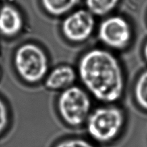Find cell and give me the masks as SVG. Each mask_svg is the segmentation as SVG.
I'll list each match as a JSON object with an SVG mask.
<instances>
[{"mask_svg": "<svg viewBox=\"0 0 147 147\" xmlns=\"http://www.w3.org/2000/svg\"><path fill=\"white\" fill-rule=\"evenodd\" d=\"M78 74L85 87L100 101L113 103L123 94L122 68L107 50L93 49L83 55L79 61Z\"/></svg>", "mask_w": 147, "mask_h": 147, "instance_id": "6da1fadb", "label": "cell"}, {"mask_svg": "<svg viewBox=\"0 0 147 147\" xmlns=\"http://www.w3.org/2000/svg\"><path fill=\"white\" fill-rule=\"evenodd\" d=\"M87 131L90 137L99 143L113 141L123 126V112L113 106L96 109L87 119Z\"/></svg>", "mask_w": 147, "mask_h": 147, "instance_id": "7a4b0ae2", "label": "cell"}, {"mask_svg": "<svg viewBox=\"0 0 147 147\" xmlns=\"http://www.w3.org/2000/svg\"><path fill=\"white\" fill-rule=\"evenodd\" d=\"M14 61L18 74L28 83H37L47 72V55L42 49L33 43L20 46L14 55Z\"/></svg>", "mask_w": 147, "mask_h": 147, "instance_id": "3957f363", "label": "cell"}, {"mask_svg": "<svg viewBox=\"0 0 147 147\" xmlns=\"http://www.w3.org/2000/svg\"><path fill=\"white\" fill-rule=\"evenodd\" d=\"M57 108L65 122L70 126H77L87 121L91 103L85 90L72 86L65 89L59 96Z\"/></svg>", "mask_w": 147, "mask_h": 147, "instance_id": "277c9868", "label": "cell"}, {"mask_svg": "<svg viewBox=\"0 0 147 147\" xmlns=\"http://www.w3.org/2000/svg\"><path fill=\"white\" fill-rule=\"evenodd\" d=\"M98 37L103 44L109 47L122 50L131 40V27L127 20L122 17L112 16L100 23Z\"/></svg>", "mask_w": 147, "mask_h": 147, "instance_id": "5b68a950", "label": "cell"}, {"mask_svg": "<svg viewBox=\"0 0 147 147\" xmlns=\"http://www.w3.org/2000/svg\"><path fill=\"white\" fill-rule=\"evenodd\" d=\"M94 27L93 14L86 9H79L70 14L62 24L65 37L74 42L86 41L92 34Z\"/></svg>", "mask_w": 147, "mask_h": 147, "instance_id": "8992f818", "label": "cell"}, {"mask_svg": "<svg viewBox=\"0 0 147 147\" xmlns=\"http://www.w3.org/2000/svg\"><path fill=\"white\" fill-rule=\"evenodd\" d=\"M23 20L20 11L10 5H5L0 9V32L11 37L20 32Z\"/></svg>", "mask_w": 147, "mask_h": 147, "instance_id": "52a82bcc", "label": "cell"}, {"mask_svg": "<svg viewBox=\"0 0 147 147\" xmlns=\"http://www.w3.org/2000/svg\"><path fill=\"white\" fill-rule=\"evenodd\" d=\"M76 79L74 69L69 65H60L52 70L45 80V86L51 90L66 89L72 86Z\"/></svg>", "mask_w": 147, "mask_h": 147, "instance_id": "ba28073f", "label": "cell"}, {"mask_svg": "<svg viewBox=\"0 0 147 147\" xmlns=\"http://www.w3.org/2000/svg\"><path fill=\"white\" fill-rule=\"evenodd\" d=\"M80 0H42V4L49 14L60 16L71 11Z\"/></svg>", "mask_w": 147, "mask_h": 147, "instance_id": "9c48e42d", "label": "cell"}, {"mask_svg": "<svg viewBox=\"0 0 147 147\" xmlns=\"http://www.w3.org/2000/svg\"><path fill=\"white\" fill-rule=\"evenodd\" d=\"M119 0H86L88 9L93 14L103 16L113 11Z\"/></svg>", "mask_w": 147, "mask_h": 147, "instance_id": "30bf717a", "label": "cell"}, {"mask_svg": "<svg viewBox=\"0 0 147 147\" xmlns=\"http://www.w3.org/2000/svg\"><path fill=\"white\" fill-rule=\"evenodd\" d=\"M134 95L139 106L147 111V70L142 72L138 78L135 84Z\"/></svg>", "mask_w": 147, "mask_h": 147, "instance_id": "8fae6325", "label": "cell"}, {"mask_svg": "<svg viewBox=\"0 0 147 147\" xmlns=\"http://www.w3.org/2000/svg\"><path fill=\"white\" fill-rule=\"evenodd\" d=\"M55 147H96L90 142L82 139H70L57 144Z\"/></svg>", "mask_w": 147, "mask_h": 147, "instance_id": "7c38bea8", "label": "cell"}, {"mask_svg": "<svg viewBox=\"0 0 147 147\" xmlns=\"http://www.w3.org/2000/svg\"><path fill=\"white\" fill-rule=\"evenodd\" d=\"M8 121V113L7 108L2 101L0 100V134L4 130Z\"/></svg>", "mask_w": 147, "mask_h": 147, "instance_id": "4fadbf2b", "label": "cell"}, {"mask_svg": "<svg viewBox=\"0 0 147 147\" xmlns=\"http://www.w3.org/2000/svg\"><path fill=\"white\" fill-rule=\"evenodd\" d=\"M144 58L147 62V42L146 44L144 45Z\"/></svg>", "mask_w": 147, "mask_h": 147, "instance_id": "5bb4252c", "label": "cell"}]
</instances>
